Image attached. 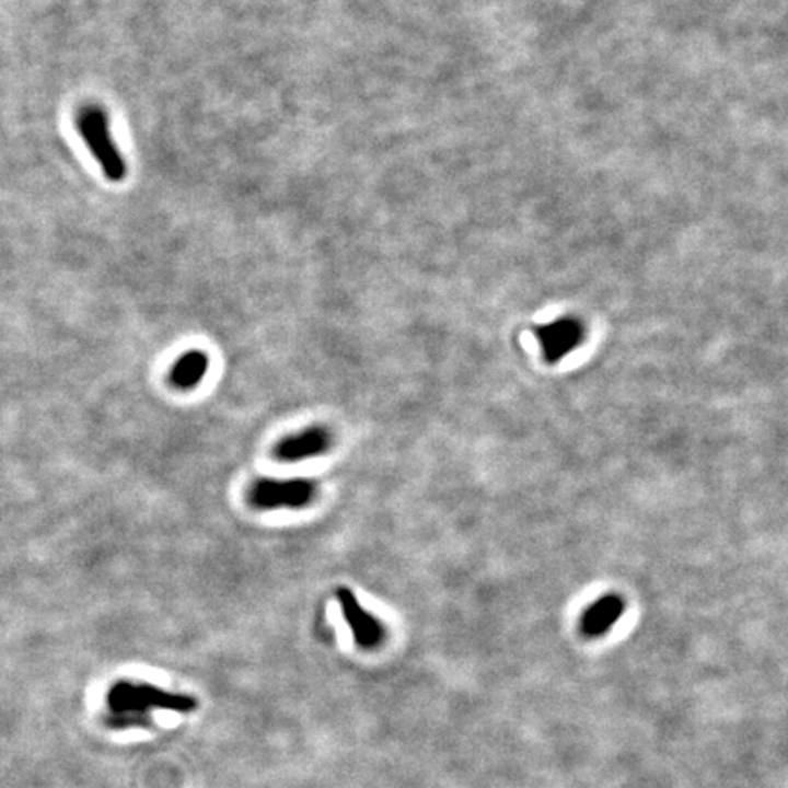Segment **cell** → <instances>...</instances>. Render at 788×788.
Wrapping results in <instances>:
<instances>
[{"instance_id":"cell-1","label":"cell","mask_w":788,"mask_h":788,"mask_svg":"<svg viewBox=\"0 0 788 788\" xmlns=\"http://www.w3.org/2000/svg\"><path fill=\"white\" fill-rule=\"evenodd\" d=\"M112 728L150 727V711L172 710L188 714L196 710L197 700L190 695L172 694L155 688L152 684H136L120 681L108 692Z\"/></svg>"},{"instance_id":"cell-2","label":"cell","mask_w":788,"mask_h":788,"mask_svg":"<svg viewBox=\"0 0 788 788\" xmlns=\"http://www.w3.org/2000/svg\"><path fill=\"white\" fill-rule=\"evenodd\" d=\"M77 128L104 175L109 181L125 179L126 161L109 134L108 114L101 106L86 104L77 114Z\"/></svg>"},{"instance_id":"cell-3","label":"cell","mask_w":788,"mask_h":788,"mask_svg":"<svg viewBox=\"0 0 788 788\" xmlns=\"http://www.w3.org/2000/svg\"><path fill=\"white\" fill-rule=\"evenodd\" d=\"M317 487L309 478H259L248 491L252 508L270 509L306 508L316 498Z\"/></svg>"},{"instance_id":"cell-4","label":"cell","mask_w":788,"mask_h":788,"mask_svg":"<svg viewBox=\"0 0 788 788\" xmlns=\"http://www.w3.org/2000/svg\"><path fill=\"white\" fill-rule=\"evenodd\" d=\"M338 601L341 604V612H344L345 621L349 624L356 645L366 648V650H372V648L382 645L383 637H385L383 624L360 606L355 593L347 590V588H339Z\"/></svg>"},{"instance_id":"cell-5","label":"cell","mask_w":788,"mask_h":788,"mask_svg":"<svg viewBox=\"0 0 788 788\" xmlns=\"http://www.w3.org/2000/svg\"><path fill=\"white\" fill-rule=\"evenodd\" d=\"M536 338L541 341L544 358L549 363H557L582 341L584 328L575 317H560L536 328Z\"/></svg>"},{"instance_id":"cell-6","label":"cell","mask_w":788,"mask_h":788,"mask_svg":"<svg viewBox=\"0 0 788 788\" xmlns=\"http://www.w3.org/2000/svg\"><path fill=\"white\" fill-rule=\"evenodd\" d=\"M333 445V437L325 427H309L305 431L296 432L278 443L276 456L281 462H301L314 459L328 451Z\"/></svg>"},{"instance_id":"cell-7","label":"cell","mask_w":788,"mask_h":788,"mask_svg":"<svg viewBox=\"0 0 788 788\" xmlns=\"http://www.w3.org/2000/svg\"><path fill=\"white\" fill-rule=\"evenodd\" d=\"M624 612L623 599L618 595H606L593 602L580 621V629L586 637H599L610 631Z\"/></svg>"},{"instance_id":"cell-8","label":"cell","mask_w":788,"mask_h":788,"mask_svg":"<svg viewBox=\"0 0 788 788\" xmlns=\"http://www.w3.org/2000/svg\"><path fill=\"white\" fill-rule=\"evenodd\" d=\"M208 361L207 352L202 350H188L175 361L170 372V382L177 389H194L207 376Z\"/></svg>"}]
</instances>
